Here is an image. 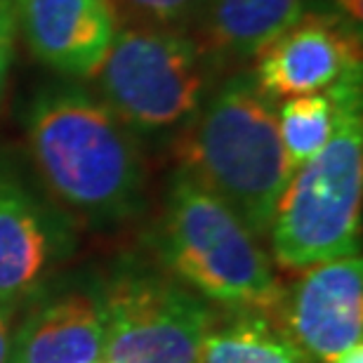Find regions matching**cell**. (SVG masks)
<instances>
[{"mask_svg":"<svg viewBox=\"0 0 363 363\" xmlns=\"http://www.w3.org/2000/svg\"><path fill=\"white\" fill-rule=\"evenodd\" d=\"M26 142L38 177L69 215L111 227L140 213V147L101 99L76 88L40 92L26 113Z\"/></svg>","mask_w":363,"mask_h":363,"instance_id":"obj_1","label":"cell"},{"mask_svg":"<svg viewBox=\"0 0 363 363\" xmlns=\"http://www.w3.org/2000/svg\"><path fill=\"white\" fill-rule=\"evenodd\" d=\"M179 172L222 201L255 238L293 177L274 99L252 78H231L196 111L177 142Z\"/></svg>","mask_w":363,"mask_h":363,"instance_id":"obj_2","label":"cell"},{"mask_svg":"<svg viewBox=\"0 0 363 363\" xmlns=\"http://www.w3.org/2000/svg\"><path fill=\"white\" fill-rule=\"evenodd\" d=\"M335 106L328 144L300 165L283 189L269 224L274 259L286 269H309L359 255L363 196L361 71L325 92Z\"/></svg>","mask_w":363,"mask_h":363,"instance_id":"obj_3","label":"cell"},{"mask_svg":"<svg viewBox=\"0 0 363 363\" xmlns=\"http://www.w3.org/2000/svg\"><path fill=\"white\" fill-rule=\"evenodd\" d=\"M158 252L165 272L196 295L267 318L281 309L283 290L259 238L182 172L158 227Z\"/></svg>","mask_w":363,"mask_h":363,"instance_id":"obj_4","label":"cell"},{"mask_svg":"<svg viewBox=\"0 0 363 363\" xmlns=\"http://www.w3.org/2000/svg\"><path fill=\"white\" fill-rule=\"evenodd\" d=\"M97 76L101 101L137 133H163L191 118L208 81L201 48L161 28L118 31Z\"/></svg>","mask_w":363,"mask_h":363,"instance_id":"obj_5","label":"cell"},{"mask_svg":"<svg viewBox=\"0 0 363 363\" xmlns=\"http://www.w3.org/2000/svg\"><path fill=\"white\" fill-rule=\"evenodd\" d=\"M106 363H199L213 309L170 274L128 267L101 293Z\"/></svg>","mask_w":363,"mask_h":363,"instance_id":"obj_6","label":"cell"},{"mask_svg":"<svg viewBox=\"0 0 363 363\" xmlns=\"http://www.w3.org/2000/svg\"><path fill=\"white\" fill-rule=\"evenodd\" d=\"M74 224L17 170L0 165V304L10 307L74 250Z\"/></svg>","mask_w":363,"mask_h":363,"instance_id":"obj_7","label":"cell"},{"mask_svg":"<svg viewBox=\"0 0 363 363\" xmlns=\"http://www.w3.org/2000/svg\"><path fill=\"white\" fill-rule=\"evenodd\" d=\"M288 337L309 361L333 363L361 342L363 335V262L347 255L314 264L283 295Z\"/></svg>","mask_w":363,"mask_h":363,"instance_id":"obj_8","label":"cell"},{"mask_svg":"<svg viewBox=\"0 0 363 363\" xmlns=\"http://www.w3.org/2000/svg\"><path fill=\"white\" fill-rule=\"evenodd\" d=\"M31 52L69 76H97L118 33L113 0H17Z\"/></svg>","mask_w":363,"mask_h":363,"instance_id":"obj_9","label":"cell"},{"mask_svg":"<svg viewBox=\"0 0 363 363\" xmlns=\"http://www.w3.org/2000/svg\"><path fill=\"white\" fill-rule=\"evenodd\" d=\"M257 85L269 97H300L359 71L352 38L323 19H297L262 52Z\"/></svg>","mask_w":363,"mask_h":363,"instance_id":"obj_10","label":"cell"},{"mask_svg":"<svg viewBox=\"0 0 363 363\" xmlns=\"http://www.w3.org/2000/svg\"><path fill=\"white\" fill-rule=\"evenodd\" d=\"M101 352V295L71 290L38 304L24 318L7 363H99Z\"/></svg>","mask_w":363,"mask_h":363,"instance_id":"obj_11","label":"cell"},{"mask_svg":"<svg viewBox=\"0 0 363 363\" xmlns=\"http://www.w3.org/2000/svg\"><path fill=\"white\" fill-rule=\"evenodd\" d=\"M302 7L304 0H210L208 31L227 52L259 55L302 17Z\"/></svg>","mask_w":363,"mask_h":363,"instance_id":"obj_12","label":"cell"},{"mask_svg":"<svg viewBox=\"0 0 363 363\" xmlns=\"http://www.w3.org/2000/svg\"><path fill=\"white\" fill-rule=\"evenodd\" d=\"M199 363H309L304 352L267 316L248 314L210 330Z\"/></svg>","mask_w":363,"mask_h":363,"instance_id":"obj_13","label":"cell"},{"mask_svg":"<svg viewBox=\"0 0 363 363\" xmlns=\"http://www.w3.org/2000/svg\"><path fill=\"white\" fill-rule=\"evenodd\" d=\"M333 128H335V106L328 94H300L283 104L279 111V130L295 170L328 144Z\"/></svg>","mask_w":363,"mask_h":363,"instance_id":"obj_14","label":"cell"},{"mask_svg":"<svg viewBox=\"0 0 363 363\" xmlns=\"http://www.w3.org/2000/svg\"><path fill=\"white\" fill-rule=\"evenodd\" d=\"M14 28H17L14 3L12 0H0V97H3L7 74H10V64H12Z\"/></svg>","mask_w":363,"mask_h":363,"instance_id":"obj_15","label":"cell"},{"mask_svg":"<svg viewBox=\"0 0 363 363\" xmlns=\"http://www.w3.org/2000/svg\"><path fill=\"white\" fill-rule=\"evenodd\" d=\"M128 3L140 7L142 12L151 14V17H156L158 21H172L191 12V7L199 3V0H128Z\"/></svg>","mask_w":363,"mask_h":363,"instance_id":"obj_16","label":"cell"},{"mask_svg":"<svg viewBox=\"0 0 363 363\" xmlns=\"http://www.w3.org/2000/svg\"><path fill=\"white\" fill-rule=\"evenodd\" d=\"M10 309H7V304H0V363H7L10 359Z\"/></svg>","mask_w":363,"mask_h":363,"instance_id":"obj_17","label":"cell"},{"mask_svg":"<svg viewBox=\"0 0 363 363\" xmlns=\"http://www.w3.org/2000/svg\"><path fill=\"white\" fill-rule=\"evenodd\" d=\"M333 363H363V345H354L352 350H347L345 354H340V357L333 361Z\"/></svg>","mask_w":363,"mask_h":363,"instance_id":"obj_18","label":"cell"}]
</instances>
